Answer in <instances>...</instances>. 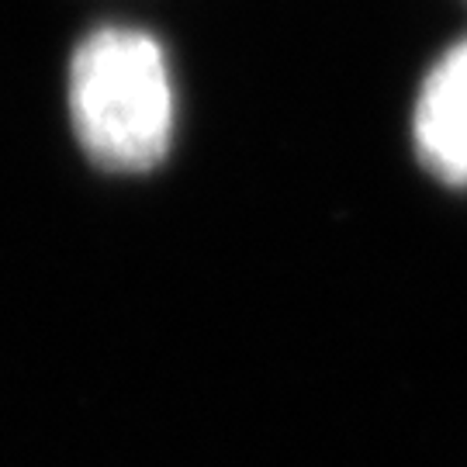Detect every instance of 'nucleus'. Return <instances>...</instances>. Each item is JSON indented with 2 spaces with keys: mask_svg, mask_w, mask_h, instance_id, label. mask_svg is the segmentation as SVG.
I'll use <instances>...</instances> for the list:
<instances>
[{
  "mask_svg": "<svg viewBox=\"0 0 467 467\" xmlns=\"http://www.w3.org/2000/svg\"><path fill=\"white\" fill-rule=\"evenodd\" d=\"M73 135L94 167L150 173L170 156L177 98L163 42L132 25H100L77 46L67 87Z\"/></svg>",
  "mask_w": 467,
  "mask_h": 467,
  "instance_id": "obj_1",
  "label": "nucleus"
},
{
  "mask_svg": "<svg viewBox=\"0 0 467 467\" xmlns=\"http://www.w3.org/2000/svg\"><path fill=\"white\" fill-rule=\"evenodd\" d=\"M412 146L430 177L467 191V38L443 52L419 87Z\"/></svg>",
  "mask_w": 467,
  "mask_h": 467,
  "instance_id": "obj_2",
  "label": "nucleus"
}]
</instances>
